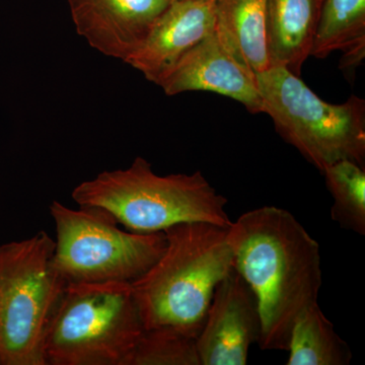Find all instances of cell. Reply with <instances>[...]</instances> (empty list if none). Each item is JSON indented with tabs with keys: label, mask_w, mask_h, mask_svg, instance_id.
Segmentation results:
<instances>
[{
	"label": "cell",
	"mask_w": 365,
	"mask_h": 365,
	"mask_svg": "<svg viewBox=\"0 0 365 365\" xmlns=\"http://www.w3.org/2000/svg\"><path fill=\"white\" fill-rule=\"evenodd\" d=\"M234 268L258 300L262 350L287 351L290 333L323 283L319 245L289 211L262 206L227 228Z\"/></svg>",
	"instance_id": "6da1fadb"
},
{
	"label": "cell",
	"mask_w": 365,
	"mask_h": 365,
	"mask_svg": "<svg viewBox=\"0 0 365 365\" xmlns=\"http://www.w3.org/2000/svg\"><path fill=\"white\" fill-rule=\"evenodd\" d=\"M162 256L131 283L144 329L169 327L197 338L215 288L234 270L227 228L179 223L165 230Z\"/></svg>",
	"instance_id": "7a4b0ae2"
},
{
	"label": "cell",
	"mask_w": 365,
	"mask_h": 365,
	"mask_svg": "<svg viewBox=\"0 0 365 365\" xmlns=\"http://www.w3.org/2000/svg\"><path fill=\"white\" fill-rule=\"evenodd\" d=\"M78 206L104 209L136 234L165 232L173 225L202 222L225 228L232 225L227 199L209 184L202 173L160 176L145 158L130 167L98 174L72 191Z\"/></svg>",
	"instance_id": "3957f363"
},
{
	"label": "cell",
	"mask_w": 365,
	"mask_h": 365,
	"mask_svg": "<svg viewBox=\"0 0 365 365\" xmlns=\"http://www.w3.org/2000/svg\"><path fill=\"white\" fill-rule=\"evenodd\" d=\"M144 326L130 283L68 284L44 338L46 365H126Z\"/></svg>",
	"instance_id": "277c9868"
},
{
	"label": "cell",
	"mask_w": 365,
	"mask_h": 365,
	"mask_svg": "<svg viewBox=\"0 0 365 365\" xmlns=\"http://www.w3.org/2000/svg\"><path fill=\"white\" fill-rule=\"evenodd\" d=\"M262 113L276 131L319 170L342 160L364 167L365 101L351 96L330 104L284 67L256 74Z\"/></svg>",
	"instance_id": "5b68a950"
},
{
	"label": "cell",
	"mask_w": 365,
	"mask_h": 365,
	"mask_svg": "<svg viewBox=\"0 0 365 365\" xmlns=\"http://www.w3.org/2000/svg\"><path fill=\"white\" fill-rule=\"evenodd\" d=\"M44 230L0 246V365H46L44 338L67 284Z\"/></svg>",
	"instance_id": "8992f818"
},
{
	"label": "cell",
	"mask_w": 365,
	"mask_h": 365,
	"mask_svg": "<svg viewBox=\"0 0 365 365\" xmlns=\"http://www.w3.org/2000/svg\"><path fill=\"white\" fill-rule=\"evenodd\" d=\"M49 210L56 227L53 264L67 285L131 284L167 246L165 232H125L102 208L72 209L54 201Z\"/></svg>",
	"instance_id": "52a82bcc"
},
{
	"label": "cell",
	"mask_w": 365,
	"mask_h": 365,
	"mask_svg": "<svg viewBox=\"0 0 365 365\" xmlns=\"http://www.w3.org/2000/svg\"><path fill=\"white\" fill-rule=\"evenodd\" d=\"M261 333L258 300L234 269L216 287L197 336L201 365H246L250 348L258 344Z\"/></svg>",
	"instance_id": "ba28073f"
},
{
	"label": "cell",
	"mask_w": 365,
	"mask_h": 365,
	"mask_svg": "<svg viewBox=\"0 0 365 365\" xmlns=\"http://www.w3.org/2000/svg\"><path fill=\"white\" fill-rule=\"evenodd\" d=\"M76 32L124 62L139 49L170 0H67Z\"/></svg>",
	"instance_id": "9c48e42d"
},
{
	"label": "cell",
	"mask_w": 365,
	"mask_h": 365,
	"mask_svg": "<svg viewBox=\"0 0 365 365\" xmlns=\"http://www.w3.org/2000/svg\"><path fill=\"white\" fill-rule=\"evenodd\" d=\"M158 86L168 96L218 93L241 103L252 114L263 109L256 76L225 49L215 31L185 53Z\"/></svg>",
	"instance_id": "30bf717a"
},
{
	"label": "cell",
	"mask_w": 365,
	"mask_h": 365,
	"mask_svg": "<svg viewBox=\"0 0 365 365\" xmlns=\"http://www.w3.org/2000/svg\"><path fill=\"white\" fill-rule=\"evenodd\" d=\"M216 0H170L126 63L160 86L180 58L215 31Z\"/></svg>",
	"instance_id": "8fae6325"
},
{
	"label": "cell",
	"mask_w": 365,
	"mask_h": 365,
	"mask_svg": "<svg viewBox=\"0 0 365 365\" xmlns=\"http://www.w3.org/2000/svg\"><path fill=\"white\" fill-rule=\"evenodd\" d=\"M322 0H268L267 52L270 66L302 76L311 56Z\"/></svg>",
	"instance_id": "7c38bea8"
},
{
	"label": "cell",
	"mask_w": 365,
	"mask_h": 365,
	"mask_svg": "<svg viewBox=\"0 0 365 365\" xmlns=\"http://www.w3.org/2000/svg\"><path fill=\"white\" fill-rule=\"evenodd\" d=\"M268 0H216L215 33L235 60L256 74L270 68Z\"/></svg>",
	"instance_id": "4fadbf2b"
},
{
	"label": "cell",
	"mask_w": 365,
	"mask_h": 365,
	"mask_svg": "<svg viewBox=\"0 0 365 365\" xmlns=\"http://www.w3.org/2000/svg\"><path fill=\"white\" fill-rule=\"evenodd\" d=\"M343 53L340 68L359 66L365 54V0H322L311 56Z\"/></svg>",
	"instance_id": "5bb4252c"
},
{
	"label": "cell",
	"mask_w": 365,
	"mask_h": 365,
	"mask_svg": "<svg viewBox=\"0 0 365 365\" xmlns=\"http://www.w3.org/2000/svg\"><path fill=\"white\" fill-rule=\"evenodd\" d=\"M287 365H348L349 345L338 335L319 304L309 307L290 333Z\"/></svg>",
	"instance_id": "9a60e30c"
},
{
	"label": "cell",
	"mask_w": 365,
	"mask_h": 365,
	"mask_svg": "<svg viewBox=\"0 0 365 365\" xmlns=\"http://www.w3.org/2000/svg\"><path fill=\"white\" fill-rule=\"evenodd\" d=\"M333 197L331 217L341 227L365 235V170L352 160H342L321 173Z\"/></svg>",
	"instance_id": "2e32d148"
},
{
	"label": "cell",
	"mask_w": 365,
	"mask_h": 365,
	"mask_svg": "<svg viewBox=\"0 0 365 365\" xmlns=\"http://www.w3.org/2000/svg\"><path fill=\"white\" fill-rule=\"evenodd\" d=\"M126 365H201L195 338L169 327L144 329Z\"/></svg>",
	"instance_id": "e0dca14e"
}]
</instances>
